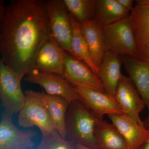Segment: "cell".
I'll list each match as a JSON object with an SVG mask.
<instances>
[{
	"label": "cell",
	"instance_id": "cell-1",
	"mask_svg": "<svg viewBox=\"0 0 149 149\" xmlns=\"http://www.w3.org/2000/svg\"><path fill=\"white\" fill-rule=\"evenodd\" d=\"M46 4L45 0L0 2V59L22 77L51 37Z\"/></svg>",
	"mask_w": 149,
	"mask_h": 149
},
{
	"label": "cell",
	"instance_id": "cell-2",
	"mask_svg": "<svg viewBox=\"0 0 149 149\" xmlns=\"http://www.w3.org/2000/svg\"><path fill=\"white\" fill-rule=\"evenodd\" d=\"M98 119L80 100L70 104L65 118L67 137L69 141L92 149H98L95 128Z\"/></svg>",
	"mask_w": 149,
	"mask_h": 149
},
{
	"label": "cell",
	"instance_id": "cell-3",
	"mask_svg": "<svg viewBox=\"0 0 149 149\" xmlns=\"http://www.w3.org/2000/svg\"><path fill=\"white\" fill-rule=\"evenodd\" d=\"M129 16L103 27L105 48L120 56L139 59Z\"/></svg>",
	"mask_w": 149,
	"mask_h": 149
},
{
	"label": "cell",
	"instance_id": "cell-4",
	"mask_svg": "<svg viewBox=\"0 0 149 149\" xmlns=\"http://www.w3.org/2000/svg\"><path fill=\"white\" fill-rule=\"evenodd\" d=\"M46 8L51 37L63 50L74 56L71 47L72 29L70 14L63 0L47 1Z\"/></svg>",
	"mask_w": 149,
	"mask_h": 149
},
{
	"label": "cell",
	"instance_id": "cell-5",
	"mask_svg": "<svg viewBox=\"0 0 149 149\" xmlns=\"http://www.w3.org/2000/svg\"><path fill=\"white\" fill-rule=\"evenodd\" d=\"M26 101L19 111L17 123L20 127L30 128L36 126L42 135H47L56 130L53 121L48 110L37 95L32 90L25 91Z\"/></svg>",
	"mask_w": 149,
	"mask_h": 149
},
{
	"label": "cell",
	"instance_id": "cell-6",
	"mask_svg": "<svg viewBox=\"0 0 149 149\" xmlns=\"http://www.w3.org/2000/svg\"><path fill=\"white\" fill-rule=\"evenodd\" d=\"M23 77L0 59V98L4 109L12 114L19 112L23 108L26 96L22 90Z\"/></svg>",
	"mask_w": 149,
	"mask_h": 149
},
{
	"label": "cell",
	"instance_id": "cell-7",
	"mask_svg": "<svg viewBox=\"0 0 149 149\" xmlns=\"http://www.w3.org/2000/svg\"><path fill=\"white\" fill-rule=\"evenodd\" d=\"M24 80L40 85L45 89L47 94L62 97L70 103L80 100L73 85L61 74L33 69L26 75Z\"/></svg>",
	"mask_w": 149,
	"mask_h": 149
},
{
	"label": "cell",
	"instance_id": "cell-8",
	"mask_svg": "<svg viewBox=\"0 0 149 149\" xmlns=\"http://www.w3.org/2000/svg\"><path fill=\"white\" fill-rule=\"evenodd\" d=\"M13 114L4 109L0 122V149H34L33 139L37 133L20 130L13 122Z\"/></svg>",
	"mask_w": 149,
	"mask_h": 149
},
{
	"label": "cell",
	"instance_id": "cell-9",
	"mask_svg": "<svg viewBox=\"0 0 149 149\" xmlns=\"http://www.w3.org/2000/svg\"><path fill=\"white\" fill-rule=\"evenodd\" d=\"M73 86L80 101L99 120L105 115L124 114L114 97L86 87Z\"/></svg>",
	"mask_w": 149,
	"mask_h": 149
},
{
	"label": "cell",
	"instance_id": "cell-10",
	"mask_svg": "<svg viewBox=\"0 0 149 149\" xmlns=\"http://www.w3.org/2000/svg\"><path fill=\"white\" fill-rule=\"evenodd\" d=\"M63 76L73 86L86 87L106 93L100 78L82 61L65 51Z\"/></svg>",
	"mask_w": 149,
	"mask_h": 149
},
{
	"label": "cell",
	"instance_id": "cell-11",
	"mask_svg": "<svg viewBox=\"0 0 149 149\" xmlns=\"http://www.w3.org/2000/svg\"><path fill=\"white\" fill-rule=\"evenodd\" d=\"M114 98L124 114L145 126L140 114L146 106L130 77L122 74Z\"/></svg>",
	"mask_w": 149,
	"mask_h": 149
},
{
	"label": "cell",
	"instance_id": "cell-12",
	"mask_svg": "<svg viewBox=\"0 0 149 149\" xmlns=\"http://www.w3.org/2000/svg\"><path fill=\"white\" fill-rule=\"evenodd\" d=\"M121 57L129 77L148 109V116L143 123L149 130V62L129 57Z\"/></svg>",
	"mask_w": 149,
	"mask_h": 149
},
{
	"label": "cell",
	"instance_id": "cell-13",
	"mask_svg": "<svg viewBox=\"0 0 149 149\" xmlns=\"http://www.w3.org/2000/svg\"><path fill=\"white\" fill-rule=\"evenodd\" d=\"M125 139L128 149H141L149 139V130L125 114L108 116Z\"/></svg>",
	"mask_w": 149,
	"mask_h": 149
},
{
	"label": "cell",
	"instance_id": "cell-14",
	"mask_svg": "<svg viewBox=\"0 0 149 149\" xmlns=\"http://www.w3.org/2000/svg\"><path fill=\"white\" fill-rule=\"evenodd\" d=\"M64 52L56 41L50 37L38 52L33 69L63 75L64 71Z\"/></svg>",
	"mask_w": 149,
	"mask_h": 149
},
{
	"label": "cell",
	"instance_id": "cell-15",
	"mask_svg": "<svg viewBox=\"0 0 149 149\" xmlns=\"http://www.w3.org/2000/svg\"><path fill=\"white\" fill-rule=\"evenodd\" d=\"M139 58L149 62V7L135 6L129 16Z\"/></svg>",
	"mask_w": 149,
	"mask_h": 149
},
{
	"label": "cell",
	"instance_id": "cell-16",
	"mask_svg": "<svg viewBox=\"0 0 149 149\" xmlns=\"http://www.w3.org/2000/svg\"><path fill=\"white\" fill-rule=\"evenodd\" d=\"M122 61L118 54L106 51L102 62L99 68V77L106 93L114 97L122 73Z\"/></svg>",
	"mask_w": 149,
	"mask_h": 149
},
{
	"label": "cell",
	"instance_id": "cell-17",
	"mask_svg": "<svg viewBox=\"0 0 149 149\" xmlns=\"http://www.w3.org/2000/svg\"><path fill=\"white\" fill-rule=\"evenodd\" d=\"M81 29L93 62L99 68L106 51L103 27L94 19L81 24Z\"/></svg>",
	"mask_w": 149,
	"mask_h": 149
},
{
	"label": "cell",
	"instance_id": "cell-18",
	"mask_svg": "<svg viewBox=\"0 0 149 149\" xmlns=\"http://www.w3.org/2000/svg\"><path fill=\"white\" fill-rule=\"evenodd\" d=\"M37 92V95L48 110L53 121L56 130L63 138L67 137L66 114L70 102L66 99L59 96Z\"/></svg>",
	"mask_w": 149,
	"mask_h": 149
},
{
	"label": "cell",
	"instance_id": "cell-19",
	"mask_svg": "<svg viewBox=\"0 0 149 149\" xmlns=\"http://www.w3.org/2000/svg\"><path fill=\"white\" fill-rule=\"evenodd\" d=\"M95 133L98 149H128L125 139L112 123L98 119Z\"/></svg>",
	"mask_w": 149,
	"mask_h": 149
},
{
	"label": "cell",
	"instance_id": "cell-20",
	"mask_svg": "<svg viewBox=\"0 0 149 149\" xmlns=\"http://www.w3.org/2000/svg\"><path fill=\"white\" fill-rule=\"evenodd\" d=\"M129 12L116 0H97L95 19L104 27L129 16Z\"/></svg>",
	"mask_w": 149,
	"mask_h": 149
},
{
	"label": "cell",
	"instance_id": "cell-21",
	"mask_svg": "<svg viewBox=\"0 0 149 149\" xmlns=\"http://www.w3.org/2000/svg\"><path fill=\"white\" fill-rule=\"evenodd\" d=\"M72 34L71 49L74 56L87 64L99 77V68L93 62L89 48L81 29V24L70 15Z\"/></svg>",
	"mask_w": 149,
	"mask_h": 149
},
{
	"label": "cell",
	"instance_id": "cell-22",
	"mask_svg": "<svg viewBox=\"0 0 149 149\" xmlns=\"http://www.w3.org/2000/svg\"><path fill=\"white\" fill-rule=\"evenodd\" d=\"M70 15L80 24L95 19L97 0H63Z\"/></svg>",
	"mask_w": 149,
	"mask_h": 149
},
{
	"label": "cell",
	"instance_id": "cell-23",
	"mask_svg": "<svg viewBox=\"0 0 149 149\" xmlns=\"http://www.w3.org/2000/svg\"><path fill=\"white\" fill-rule=\"evenodd\" d=\"M34 149H77L76 144L67 141L55 130L47 135H42L40 143Z\"/></svg>",
	"mask_w": 149,
	"mask_h": 149
},
{
	"label": "cell",
	"instance_id": "cell-24",
	"mask_svg": "<svg viewBox=\"0 0 149 149\" xmlns=\"http://www.w3.org/2000/svg\"><path fill=\"white\" fill-rule=\"evenodd\" d=\"M125 9L131 12L133 9L134 1L133 0H116Z\"/></svg>",
	"mask_w": 149,
	"mask_h": 149
},
{
	"label": "cell",
	"instance_id": "cell-25",
	"mask_svg": "<svg viewBox=\"0 0 149 149\" xmlns=\"http://www.w3.org/2000/svg\"><path fill=\"white\" fill-rule=\"evenodd\" d=\"M136 5L143 7H149V0H137Z\"/></svg>",
	"mask_w": 149,
	"mask_h": 149
},
{
	"label": "cell",
	"instance_id": "cell-26",
	"mask_svg": "<svg viewBox=\"0 0 149 149\" xmlns=\"http://www.w3.org/2000/svg\"><path fill=\"white\" fill-rule=\"evenodd\" d=\"M76 147L77 149H92L79 144H76Z\"/></svg>",
	"mask_w": 149,
	"mask_h": 149
},
{
	"label": "cell",
	"instance_id": "cell-27",
	"mask_svg": "<svg viewBox=\"0 0 149 149\" xmlns=\"http://www.w3.org/2000/svg\"><path fill=\"white\" fill-rule=\"evenodd\" d=\"M141 149H149V139Z\"/></svg>",
	"mask_w": 149,
	"mask_h": 149
}]
</instances>
